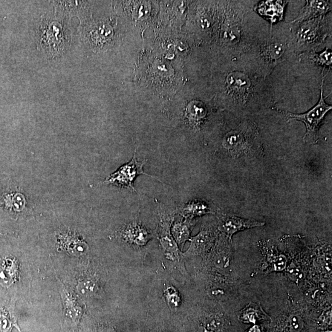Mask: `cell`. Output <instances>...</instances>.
Here are the masks:
<instances>
[{
	"instance_id": "6da1fadb",
	"label": "cell",
	"mask_w": 332,
	"mask_h": 332,
	"mask_svg": "<svg viewBox=\"0 0 332 332\" xmlns=\"http://www.w3.org/2000/svg\"><path fill=\"white\" fill-rule=\"evenodd\" d=\"M324 77L322 74L321 91L318 103L310 110L303 114H294L288 113L287 117L289 120L301 121L305 123L307 132L304 140L315 143L318 138V131L320 125L327 113L332 108V106L325 102L324 96Z\"/></svg>"
},
{
	"instance_id": "7a4b0ae2",
	"label": "cell",
	"mask_w": 332,
	"mask_h": 332,
	"mask_svg": "<svg viewBox=\"0 0 332 332\" xmlns=\"http://www.w3.org/2000/svg\"><path fill=\"white\" fill-rule=\"evenodd\" d=\"M145 163V160L140 161V162L138 161L136 150H135L134 157L131 161L120 167L116 172L109 175L103 183L114 184L118 187L127 188L131 191L137 193V190L135 189L134 182L138 175L143 174L160 180L157 177L150 175L144 172L143 166Z\"/></svg>"
},
{
	"instance_id": "3957f363",
	"label": "cell",
	"mask_w": 332,
	"mask_h": 332,
	"mask_svg": "<svg viewBox=\"0 0 332 332\" xmlns=\"http://www.w3.org/2000/svg\"><path fill=\"white\" fill-rule=\"evenodd\" d=\"M160 212V211H159ZM160 215V223L158 225V239L161 249L166 256V259L173 262L180 261L182 253L180 248L176 243L171 234V227L174 216L173 215H164L159 213Z\"/></svg>"
},
{
	"instance_id": "277c9868",
	"label": "cell",
	"mask_w": 332,
	"mask_h": 332,
	"mask_svg": "<svg viewBox=\"0 0 332 332\" xmlns=\"http://www.w3.org/2000/svg\"><path fill=\"white\" fill-rule=\"evenodd\" d=\"M218 230L232 241V236L241 231L264 226V222L247 220L230 213H218Z\"/></svg>"
},
{
	"instance_id": "5b68a950",
	"label": "cell",
	"mask_w": 332,
	"mask_h": 332,
	"mask_svg": "<svg viewBox=\"0 0 332 332\" xmlns=\"http://www.w3.org/2000/svg\"><path fill=\"white\" fill-rule=\"evenodd\" d=\"M216 232L212 228L203 227L197 235L191 237L190 245L186 252L182 253L184 258L194 256H206L215 245Z\"/></svg>"
},
{
	"instance_id": "8992f818",
	"label": "cell",
	"mask_w": 332,
	"mask_h": 332,
	"mask_svg": "<svg viewBox=\"0 0 332 332\" xmlns=\"http://www.w3.org/2000/svg\"><path fill=\"white\" fill-rule=\"evenodd\" d=\"M121 238L126 243L143 247L152 238V234L145 227L136 221L125 225L120 232Z\"/></svg>"
},
{
	"instance_id": "52a82bcc",
	"label": "cell",
	"mask_w": 332,
	"mask_h": 332,
	"mask_svg": "<svg viewBox=\"0 0 332 332\" xmlns=\"http://www.w3.org/2000/svg\"><path fill=\"white\" fill-rule=\"evenodd\" d=\"M224 238L219 239L213 245L212 249L210 251L209 260L211 267L220 270L225 271L230 267L232 262V252L230 246L231 241L229 240L224 241Z\"/></svg>"
},
{
	"instance_id": "ba28073f",
	"label": "cell",
	"mask_w": 332,
	"mask_h": 332,
	"mask_svg": "<svg viewBox=\"0 0 332 332\" xmlns=\"http://www.w3.org/2000/svg\"><path fill=\"white\" fill-rule=\"evenodd\" d=\"M262 270L266 273L279 272L285 270L288 264L286 255L275 247L267 245L262 249Z\"/></svg>"
},
{
	"instance_id": "9c48e42d",
	"label": "cell",
	"mask_w": 332,
	"mask_h": 332,
	"mask_svg": "<svg viewBox=\"0 0 332 332\" xmlns=\"http://www.w3.org/2000/svg\"><path fill=\"white\" fill-rule=\"evenodd\" d=\"M331 10V2L307 1L300 11L299 15L292 22H302L324 16Z\"/></svg>"
},
{
	"instance_id": "30bf717a",
	"label": "cell",
	"mask_w": 332,
	"mask_h": 332,
	"mask_svg": "<svg viewBox=\"0 0 332 332\" xmlns=\"http://www.w3.org/2000/svg\"><path fill=\"white\" fill-rule=\"evenodd\" d=\"M286 4V2L282 1L262 2L256 7L255 10L260 15L270 21L272 27L274 23L282 19Z\"/></svg>"
},
{
	"instance_id": "8fae6325",
	"label": "cell",
	"mask_w": 332,
	"mask_h": 332,
	"mask_svg": "<svg viewBox=\"0 0 332 332\" xmlns=\"http://www.w3.org/2000/svg\"><path fill=\"white\" fill-rule=\"evenodd\" d=\"M60 246L62 250L73 256H82L87 253L88 245L85 241L75 235H63L60 237Z\"/></svg>"
},
{
	"instance_id": "7c38bea8",
	"label": "cell",
	"mask_w": 332,
	"mask_h": 332,
	"mask_svg": "<svg viewBox=\"0 0 332 332\" xmlns=\"http://www.w3.org/2000/svg\"><path fill=\"white\" fill-rule=\"evenodd\" d=\"M194 224L191 220L178 222L173 225L171 228V234L173 238L177 244L180 249H182L186 242L191 238L192 227Z\"/></svg>"
},
{
	"instance_id": "4fadbf2b",
	"label": "cell",
	"mask_w": 332,
	"mask_h": 332,
	"mask_svg": "<svg viewBox=\"0 0 332 332\" xmlns=\"http://www.w3.org/2000/svg\"><path fill=\"white\" fill-rule=\"evenodd\" d=\"M17 317L14 312V305L10 307H0V331L11 332L14 327L20 330L17 324Z\"/></svg>"
},
{
	"instance_id": "5bb4252c",
	"label": "cell",
	"mask_w": 332,
	"mask_h": 332,
	"mask_svg": "<svg viewBox=\"0 0 332 332\" xmlns=\"http://www.w3.org/2000/svg\"><path fill=\"white\" fill-rule=\"evenodd\" d=\"M213 213L212 209L204 202L193 201L186 204L181 213L186 220H192L195 216Z\"/></svg>"
},
{
	"instance_id": "9a60e30c",
	"label": "cell",
	"mask_w": 332,
	"mask_h": 332,
	"mask_svg": "<svg viewBox=\"0 0 332 332\" xmlns=\"http://www.w3.org/2000/svg\"><path fill=\"white\" fill-rule=\"evenodd\" d=\"M17 266L11 259H6L0 264V283L10 285L16 279Z\"/></svg>"
},
{
	"instance_id": "2e32d148",
	"label": "cell",
	"mask_w": 332,
	"mask_h": 332,
	"mask_svg": "<svg viewBox=\"0 0 332 332\" xmlns=\"http://www.w3.org/2000/svg\"><path fill=\"white\" fill-rule=\"evenodd\" d=\"M2 203L9 211L18 212L24 208L25 201L20 193H5L2 196Z\"/></svg>"
},
{
	"instance_id": "e0dca14e",
	"label": "cell",
	"mask_w": 332,
	"mask_h": 332,
	"mask_svg": "<svg viewBox=\"0 0 332 332\" xmlns=\"http://www.w3.org/2000/svg\"><path fill=\"white\" fill-rule=\"evenodd\" d=\"M265 316L261 306L256 303H250L241 312L240 319L245 322L255 324L260 319Z\"/></svg>"
},
{
	"instance_id": "ac0fdd59",
	"label": "cell",
	"mask_w": 332,
	"mask_h": 332,
	"mask_svg": "<svg viewBox=\"0 0 332 332\" xmlns=\"http://www.w3.org/2000/svg\"><path fill=\"white\" fill-rule=\"evenodd\" d=\"M62 298L64 302L65 313L66 317H69L75 322L79 321L82 315V309L77 305L73 297L63 293Z\"/></svg>"
},
{
	"instance_id": "d6986e66",
	"label": "cell",
	"mask_w": 332,
	"mask_h": 332,
	"mask_svg": "<svg viewBox=\"0 0 332 332\" xmlns=\"http://www.w3.org/2000/svg\"><path fill=\"white\" fill-rule=\"evenodd\" d=\"M299 42L311 44L319 39L318 24H305L299 31Z\"/></svg>"
},
{
	"instance_id": "ffe728a7",
	"label": "cell",
	"mask_w": 332,
	"mask_h": 332,
	"mask_svg": "<svg viewBox=\"0 0 332 332\" xmlns=\"http://www.w3.org/2000/svg\"><path fill=\"white\" fill-rule=\"evenodd\" d=\"M78 290L83 296L92 297L96 295L99 288L96 280L92 278H88L80 282Z\"/></svg>"
},
{
	"instance_id": "44dd1931",
	"label": "cell",
	"mask_w": 332,
	"mask_h": 332,
	"mask_svg": "<svg viewBox=\"0 0 332 332\" xmlns=\"http://www.w3.org/2000/svg\"><path fill=\"white\" fill-rule=\"evenodd\" d=\"M310 59L313 60L317 64L324 66V68H331L332 63V53L329 49H325V50L319 54L313 53L310 55Z\"/></svg>"
},
{
	"instance_id": "7402d4cb",
	"label": "cell",
	"mask_w": 332,
	"mask_h": 332,
	"mask_svg": "<svg viewBox=\"0 0 332 332\" xmlns=\"http://www.w3.org/2000/svg\"><path fill=\"white\" fill-rule=\"evenodd\" d=\"M224 320L219 314H213L205 317L204 327L213 331H218L224 326Z\"/></svg>"
},
{
	"instance_id": "603a6c76",
	"label": "cell",
	"mask_w": 332,
	"mask_h": 332,
	"mask_svg": "<svg viewBox=\"0 0 332 332\" xmlns=\"http://www.w3.org/2000/svg\"><path fill=\"white\" fill-rule=\"evenodd\" d=\"M165 297L167 303L171 307L177 308L180 304L181 298L174 287H167L165 290Z\"/></svg>"
},
{
	"instance_id": "cb8c5ba5",
	"label": "cell",
	"mask_w": 332,
	"mask_h": 332,
	"mask_svg": "<svg viewBox=\"0 0 332 332\" xmlns=\"http://www.w3.org/2000/svg\"><path fill=\"white\" fill-rule=\"evenodd\" d=\"M288 327L290 332H300L304 327V322L299 316L292 314L288 318Z\"/></svg>"
},
{
	"instance_id": "d4e9b609",
	"label": "cell",
	"mask_w": 332,
	"mask_h": 332,
	"mask_svg": "<svg viewBox=\"0 0 332 332\" xmlns=\"http://www.w3.org/2000/svg\"><path fill=\"white\" fill-rule=\"evenodd\" d=\"M189 108L192 109V110H190V109H189V115L190 116H192V118H193V119L199 120L201 119L202 118L204 117L205 115L204 110L199 112L204 109L203 107H194L193 108L192 107H189Z\"/></svg>"
},
{
	"instance_id": "484cf974",
	"label": "cell",
	"mask_w": 332,
	"mask_h": 332,
	"mask_svg": "<svg viewBox=\"0 0 332 332\" xmlns=\"http://www.w3.org/2000/svg\"><path fill=\"white\" fill-rule=\"evenodd\" d=\"M248 332H262L261 328L258 325H254Z\"/></svg>"
},
{
	"instance_id": "4316f807",
	"label": "cell",
	"mask_w": 332,
	"mask_h": 332,
	"mask_svg": "<svg viewBox=\"0 0 332 332\" xmlns=\"http://www.w3.org/2000/svg\"><path fill=\"white\" fill-rule=\"evenodd\" d=\"M198 332H214V331L210 330H209V329L204 327V326H202V327L199 328Z\"/></svg>"
},
{
	"instance_id": "83f0119b",
	"label": "cell",
	"mask_w": 332,
	"mask_h": 332,
	"mask_svg": "<svg viewBox=\"0 0 332 332\" xmlns=\"http://www.w3.org/2000/svg\"><path fill=\"white\" fill-rule=\"evenodd\" d=\"M325 332H331V331H329V330H328V331H325Z\"/></svg>"
}]
</instances>
